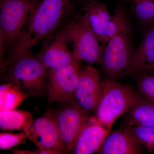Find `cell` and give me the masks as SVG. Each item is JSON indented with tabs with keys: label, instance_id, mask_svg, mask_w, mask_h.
I'll return each mask as SVG.
<instances>
[{
	"label": "cell",
	"instance_id": "1",
	"mask_svg": "<svg viewBox=\"0 0 154 154\" xmlns=\"http://www.w3.org/2000/svg\"><path fill=\"white\" fill-rule=\"evenodd\" d=\"M73 8L72 0H42L31 12L26 28L12 44L9 57L2 66L31 52L36 45L53 33Z\"/></svg>",
	"mask_w": 154,
	"mask_h": 154
},
{
	"label": "cell",
	"instance_id": "2",
	"mask_svg": "<svg viewBox=\"0 0 154 154\" xmlns=\"http://www.w3.org/2000/svg\"><path fill=\"white\" fill-rule=\"evenodd\" d=\"M2 69L4 83L13 84L32 96L43 95L48 69L38 55L28 53Z\"/></svg>",
	"mask_w": 154,
	"mask_h": 154
},
{
	"label": "cell",
	"instance_id": "3",
	"mask_svg": "<svg viewBox=\"0 0 154 154\" xmlns=\"http://www.w3.org/2000/svg\"><path fill=\"white\" fill-rule=\"evenodd\" d=\"M140 98L138 91L132 86L104 78L102 98L96 117L110 130L116 119L128 112Z\"/></svg>",
	"mask_w": 154,
	"mask_h": 154
},
{
	"label": "cell",
	"instance_id": "4",
	"mask_svg": "<svg viewBox=\"0 0 154 154\" xmlns=\"http://www.w3.org/2000/svg\"><path fill=\"white\" fill-rule=\"evenodd\" d=\"M63 30L77 60L101 65L105 47L100 44L82 15L71 20Z\"/></svg>",
	"mask_w": 154,
	"mask_h": 154
},
{
	"label": "cell",
	"instance_id": "5",
	"mask_svg": "<svg viewBox=\"0 0 154 154\" xmlns=\"http://www.w3.org/2000/svg\"><path fill=\"white\" fill-rule=\"evenodd\" d=\"M134 50L128 26L110 38L105 46L101 64L104 78L117 81L121 78Z\"/></svg>",
	"mask_w": 154,
	"mask_h": 154
},
{
	"label": "cell",
	"instance_id": "6",
	"mask_svg": "<svg viewBox=\"0 0 154 154\" xmlns=\"http://www.w3.org/2000/svg\"><path fill=\"white\" fill-rule=\"evenodd\" d=\"M0 30L3 42L12 44L22 32L36 0H1Z\"/></svg>",
	"mask_w": 154,
	"mask_h": 154
},
{
	"label": "cell",
	"instance_id": "7",
	"mask_svg": "<svg viewBox=\"0 0 154 154\" xmlns=\"http://www.w3.org/2000/svg\"><path fill=\"white\" fill-rule=\"evenodd\" d=\"M29 140L38 148L66 154L69 151L62 139L54 115L50 113L28 122L23 128Z\"/></svg>",
	"mask_w": 154,
	"mask_h": 154
},
{
	"label": "cell",
	"instance_id": "8",
	"mask_svg": "<svg viewBox=\"0 0 154 154\" xmlns=\"http://www.w3.org/2000/svg\"><path fill=\"white\" fill-rule=\"evenodd\" d=\"M54 117L62 139L69 152H72L79 135L91 117L74 99L67 102Z\"/></svg>",
	"mask_w": 154,
	"mask_h": 154
},
{
	"label": "cell",
	"instance_id": "9",
	"mask_svg": "<svg viewBox=\"0 0 154 154\" xmlns=\"http://www.w3.org/2000/svg\"><path fill=\"white\" fill-rule=\"evenodd\" d=\"M81 65H74L47 72L48 101L66 102L74 99L79 85Z\"/></svg>",
	"mask_w": 154,
	"mask_h": 154
},
{
	"label": "cell",
	"instance_id": "10",
	"mask_svg": "<svg viewBox=\"0 0 154 154\" xmlns=\"http://www.w3.org/2000/svg\"><path fill=\"white\" fill-rule=\"evenodd\" d=\"M103 79L99 70L91 66L82 68L74 100L87 113L96 111L102 98Z\"/></svg>",
	"mask_w": 154,
	"mask_h": 154
},
{
	"label": "cell",
	"instance_id": "11",
	"mask_svg": "<svg viewBox=\"0 0 154 154\" xmlns=\"http://www.w3.org/2000/svg\"><path fill=\"white\" fill-rule=\"evenodd\" d=\"M63 29L59 32L37 54L48 69H58L74 65H80L69 47Z\"/></svg>",
	"mask_w": 154,
	"mask_h": 154
},
{
	"label": "cell",
	"instance_id": "12",
	"mask_svg": "<svg viewBox=\"0 0 154 154\" xmlns=\"http://www.w3.org/2000/svg\"><path fill=\"white\" fill-rule=\"evenodd\" d=\"M154 65V26L148 27L140 45L134 50L122 77L146 73Z\"/></svg>",
	"mask_w": 154,
	"mask_h": 154
},
{
	"label": "cell",
	"instance_id": "13",
	"mask_svg": "<svg viewBox=\"0 0 154 154\" xmlns=\"http://www.w3.org/2000/svg\"><path fill=\"white\" fill-rule=\"evenodd\" d=\"M109 131L110 129L103 126L96 116L91 117L79 135L72 152L75 154L97 152Z\"/></svg>",
	"mask_w": 154,
	"mask_h": 154
},
{
	"label": "cell",
	"instance_id": "14",
	"mask_svg": "<svg viewBox=\"0 0 154 154\" xmlns=\"http://www.w3.org/2000/svg\"><path fill=\"white\" fill-rule=\"evenodd\" d=\"M82 16L99 42L105 43L104 30L112 17L106 5L99 0L88 2Z\"/></svg>",
	"mask_w": 154,
	"mask_h": 154
},
{
	"label": "cell",
	"instance_id": "15",
	"mask_svg": "<svg viewBox=\"0 0 154 154\" xmlns=\"http://www.w3.org/2000/svg\"><path fill=\"white\" fill-rule=\"evenodd\" d=\"M144 152L143 146L130 140L123 130H118L108 133L97 153L141 154Z\"/></svg>",
	"mask_w": 154,
	"mask_h": 154
},
{
	"label": "cell",
	"instance_id": "16",
	"mask_svg": "<svg viewBox=\"0 0 154 154\" xmlns=\"http://www.w3.org/2000/svg\"><path fill=\"white\" fill-rule=\"evenodd\" d=\"M128 125L154 127V104L141 98L128 113Z\"/></svg>",
	"mask_w": 154,
	"mask_h": 154
},
{
	"label": "cell",
	"instance_id": "17",
	"mask_svg": "<svg viewBox=\"0 0 154 154\" xmlns=\"http://www.w3.org/2000/svg\"><path fill=\"white\" fill-rule=\"evenodd\" d=\"M31 96L13 84L4 83L0 86V111L14 109Z\"/></svg>",
	"mask_w": 154,
	"mask_h": 154
},
{
	"label": "cell",
	"instance_id": "18",
	"mask_svg": "<svg viewBox=\"0 0 154 154\" xmlns=\"http://www.w3.org/2000/svg\"><path fill=\"white\" fill-rule=\"evenodd\" d=\"M33 119L30 112L13 110L0 111V128L3 130L23 129Z\"/></svg>",
	"mask_w": 154,
	"mask_h": 154
},
{
	"label": "cell",
	"instance_id": "19",
	"mask_svg": "<svg viewBox=\"0 0 154 154\" xmlns=\"http://www.w3.org/2000/svg\"><path fill=\"white\" fill-rule=\"evenodd\" d=\"M122 130L130 140L147 149L154 146V127L128 125Z\"/></svg>",
	"mask_w": 154,
	"mask_h": 154
},
{
	"label": "cell",
	"instance_id": "20",
	"mask_svg": "<svg viewBox=\"0 0 154 154\" xmlns=\"http://www.w3.org/2000/svg\"><path fill=\"white\" fill-rule=\"evenodd\" d=\"M128 26L125 12L121 7H118L105 27L104 33L105 43H107L110 38Z\"/></svg>",
	"mask_w": 154,
	"mask_h": 154
},
{
	"label": "cell",
	"instance_id": "21",
	"mask_svg": "<svg viewBox=\"0 0 154 154\" xmlns=\"http://www.w3.org/2000/svg\"><path fill=\"white\" fill-rule=\"evenodd\" d=\"M133 5L138 20L148 27L154 26V0H143Z\"/></svg>",
	"mask_w": 154,
	"mask_h": 154
},
{
	"label": "cell",
	"instance_id": "22",
	"mask_svg": "<svg viewBox=\"0 0 154 154\" xmlns=\"http://www.w3.org/2000/svg\"><path fill=\"white\" fill-rule=\"evenodd\" d=\"M136 84L140 96L154 104V75L152 73L138 75Z\"/></svg>",
	"mask_w": 154,
	"mask_h": 154
},
{
	"label": "cell",
	"instance_id": "23",
	"mask_svg": "<svg viewBox=\"0 0 154 154\" xmlns=\"http://www.w3.org/2000/svg\"><path fill=\"white\" fill-rule=\"evenodd\" d=\"M27 137L25 133L19 134L0 133V148L1 149H9L20 144L25 142Z\"/></svg>",
	"mask_w": 154,
	"mask_h": 154
},
{
	"label": "cell",
	"instance_id": "24",
	"mask_svg": "<svg viewBox=\"0 0 154 154\" xmlns=\"http://www.w3.org/2000/svg\"><path fill=\"white\" fill-rule=\"evenodd\" d=\"M15 154H60L58 152L51 149L38 148L36 149L30 150L15 149L13 151Z\"/></svg>",
	"mask_w": 154,
	"mask_h": 154
},
{
	"label": "cell",
	"instance_id": "25",
	"mask_svg": "<svg viewBox=\"0 0 154 154\" xmlns=\"http://www.w3.org/2000/svg\"><path fill=\"white\" fill-rule=\"evenodd\" d=\"M154 65L153 66H152L149 70L148 71V72L146 73H154Z\"/></svg>",
	"mask_w": 154,
	"mask_h": 154
},
{
	"label": "cell",
	"instance_id": "26",
	"mask_svg": "<svg viewBox=\"0 0 154 154\" xmlns=\"http://www.w3.org/2000/svg\"><path fill=\"white\" fill-rule=\"evenodd\" d=\"M130 2H131L132 4H134L135 3L137 2H140V1H143V0H128Z\"/></svg>",
	"mask_w": 154,
	"mask_h": 154
},
{
	"label": "cell",
	"instance_id": "27",
	"mask_svg": "<svg viewBox=\"0 0 154 154\" xmlns=\"http://www.w3.org/2000/svg\"><path fill=\"white\" fill-rule=\"evenodd\" d=\"M151 152H153L154 151V146H153L151 148Z\"/></svg>",
	"mask_w": 154,
	"mask_h": 154
},
{
	"label": "cell",
	"instance_id": "28",
	"mask_svg": "<svg viewBox=\"0 0 154 154\" xmlns=\"http://www.w3.org/2000/svg\"><path fill=\"white\" fill-rule=\"evenodd\" d=\"M85 1H86V2L88 3V2H91V1H96V0H84Z\"/></svg>",
	"mask_w": 154,
	"mask_h": 154
},
{
	"label": "cell",
	"instance_id": "29",
	"mask_svg": "<svg viewBox=\"0 0 154 154\" xmlns=\"http://www.w3.org/2000/svg\"></svg>",
	"mask_w": 154,
	"mask_h": 154
}]
</instances>
